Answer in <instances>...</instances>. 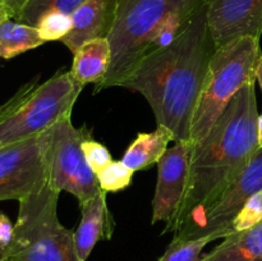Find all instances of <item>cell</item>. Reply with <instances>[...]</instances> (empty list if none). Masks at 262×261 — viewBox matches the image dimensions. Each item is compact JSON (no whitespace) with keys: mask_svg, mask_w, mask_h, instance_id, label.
<instances>
[{"mask_svg":"<svg viewBox=\"0 0 262 261\" xmlns=\"http://www.w3.org/2000/svg\"><path fill=\"white\" fill-rule=\"evenodd\" d=\"M7 19H10L9 10H8V8L5 7L4 2H3V0H0V23H3L4 20H7Z\"/></svg>","mask_w":262,"mask_h":261,"instance_id":"26","label":"cell"},{"mask_svg":"<svg viewBox=\"0 0 262 261\" xmlns=\"http://www.w3.org/2000/svg\"><path fill=\"white\" fill-rule=\"evenodd\" d=\"M50 129L0 147V201L35 193L48 183Z\"/></svg>","mask_w":262,"mask_h":261,"instance_id":"8","label":"cell"},{"mask_svg":"<svg viewBox=\"0 0 262 261\" xmlns=\"http://www.w3.org/2000/svg\"><path fill=\"white\" fill-rule=\"evenodd\" d=\"M212 241H215L212 237L196 240H181L174 237L164 255L158 261H199L205 246Z\"/></svg>","mask_w":262,"mask_h":261,"instance_id":"19","label":"cell"},{"mask_svg":"<svg viewBox=\"0 0 262 261\" xmlns=\"http://www.w3.org/2000/svg\"><path fill=\"white\" fill-rule=\"evenodd\" d=\"M82 150L87 164L96 176L113 161L109 150L102 143L92 140L91 137L86 138L82 142Z\"/></svg>","mask_w":262,"mask_h":261,"instance_id":"23","label":"cell"},{"mask_svg":"<svg viewBox=\"0 0 262 261\" xmlns=\"http://www.w3.org/2000/svg\"><path fill=\"white\" fill-rule=\"evenodd\" d=\"M71 117L61 118L50 128L48 183L55 191H66L76 196L82 205L101 189L82 150V142L91 137V132L86 127H74Z\"/></svg>","mask_w":262,"mask_h":261,"instance_id":"7","label":"cell"},{"mask_svg":"<svg viewBox=\"0 0 262 261\" xmlns=\"http://www.w3.org/2000/svg\"><path fill=\"white\" fill-rule=\"evenodd\" d=\"M14 232V224L9 220V217L4 214H0V250L4 251L9 246Z\"/></svg>","mask_w":262,"mask_h":261,"instance_id":"24","label":"cell"},{"mask_svg":"<svg viewBox=\"0 0 262 261\" xmlns=\"http://www.w3.org/2000/svg\"><path fill=\"white\" fill-rule=\"evenodd\" d=\"M3 2H4L8 10H9L10 18L17 19V17L19 15V13L22 12V9L25 8V5L27 4L28 0H3Z\"/></svg>","mask_w":262,"mask_h":261,"instance_id":"25","label":"cell"},{"mask_svg":"<svg viewBox=\"0 0 262 261\" xmlns=\"http://www.w3.org/2000/svg\"><path fill=\"white\" fill-rule=\"evenodd\" d=\"M87 0H28L17 17V22L36 27L38 20L49 13L72 15Z\"/></svg>","mask_w":262,"mask_h":261,"instance_id":"18","label":"cell"},{"mask_svg":"<svg viewBox=\"0 0 262 261\" xmlns=\"http://www.w3.org/2000/svg\"><path fill=\"white\" fill-rule=\"evenodd\" d=\"M83 87L72 71H59L43 83L33 79L20 87L0 105V147L41 135L72 115Z\"/></svg>","mask_w":262,"mask_h":261,"instance_id":"4","label":"cell"},{"mask_svg":"<svg viewBox=\"0 0 262 261\" xmlns=\"http://www.w3.org/2000/svg\"><path fill=\"white\" fill-rule=\"evenodd\" d=\"M37 28L7 19L0 23V58L12 59L42 45Z\"/></svg>","mask_w":262,"mask_h":261,"instance_id":"17","label":"cell"},{"mask_svg":"<svg viewBox=\"0 0 262 261\" xmlns=\"http://www.w3.org/2000/svg\"><path fill=\"white\" fill-rule=\"evenodd\" d=\"M256 81H258V83H260V87L262 90V56L260 61H258L257 69H256Z\"/></svg>","mask_w":262,"mask_h":261,"instance_id":"27","label":"cell"},{"mask_svg":"<svg viewBox=\"0 0 262 261\" xmlns=\"http://www.w3.org/2000/svg\"><path fill=\"white\" fill-rule=\"evenodd\" d=\"M118 0H87L72 18V28L61 42L76 53L90 41L107 38L112 32L117 14Z\"/></svg>","mask_w":262,"mask_h":261,"instance_id":"12","label":"cell"},{"mask_svg":"<svg viewBox=\"0 0 262 261\" xmlns=\"http://www.w3.org/2000/svg\"><path fill=\"white\" fill-rule=\"evenodd\" d=\"M261 56L260 40L252 37L238 38L216 49L192 119L191 140L194 143L206 137L239 90L256 82Z\"/></svg>","mask_w":262,"mask_h":261,"instance_id":"6","label":"cell"},{"mask_svg":"<svg viewBox=\"0 0 262 261\" xmlns=\"http://www.w3.org/2000/svg\"><path fill=\"white\" fill-rule=\"evenodd\" d=\"M262 220V191L253 194L241 209L237 216L232 223V229L234 232L250 229Z\"/></svg>","mask_w":262,"mask_h":261,"instance_id":"22","label":"cell"},{"mask_svg":"<svg viewBox=\"0 0 262 261\" xmlns=\"http://www.w3.org/2000/svg\"><path fill=\"white\" fill-rule=\"evenodd\" d=\"M262 191V148L257 151L247 168L225 189L224 193L205 211L192 227L174 234L181 240L212 237L214 240L232 234V223L243 205Z\"/></svg>","mask_w":262,"mask_h":261,"instance_id":"9","label":"cell"},{"mask_svg":"<svg viewBox=\"0 0 262 261\" xmlns=\"http://www.w3.org/2000/svg\"><path fill=\"white\" fill-rule=\"evenodd\" d=\"M170 141H176V137L165 127H158L152 132L138 133L123 155L122 161L133 171L150 168L163 158Z\"/></svg>","mask_w":262,"mask_h":261,"instance_id":"15","label":"cell"},{"mask_svg":"<svg viewBox=\"0 0 262 261\" xmlns=\"http://www.w3.org/2000/svg\"><path fill=\"white\" fill-rule=\"evenodd\" d=\"M135 171L130 170L122 160H113L105 169L96 176L100 189L105 193H115L125 189L130 184Z\"/></svg>","mask_w":262,"mask_h":261,"instance_id":"20","label":"cell"},{"mask_svg":"<svg viewBox=\"0 0 262 261\" xmlns=\"http://www.w3.org/2000/svg\"><path fill=\"white\" fill-rule=\"evenodd\" d=\"M110 63V44L107 38L90 41L73 53L72 73L83 86L100 83L105 78Z\"/></svg>","mask_w":262,"mask_h":261,"instance_id":"16","label":"cell"},{"mask_svg":"<svg viewBox=\"0 0 262 261\" xmlns=\"http://www.w3.org/2000/svg\"><path fill=\"white\" fill-rule=\"evenodd\" d=\"M207 25L217 48L242 37L260 40L262 0H206Z\"/></svg>","mask_w":262,"mask_h":261,"instance_id":"11","label":"cell"},{"mask_svg":"<svg viewBox=\"0 0 262 261\" xmlns=\"http://www.w3.org/2000/svg\"><path fill=\"white\" fill-rule=\"evenodd\" d=\"M193 141H177L158 163V183L152 200V224H170L176 217L188 186Z\"/></svg>","mask_w":262,"mask_h":261,"instance_id":"10","label":"cell"},{"mask_svg":"<svg viewBox=\"0 0 262 261\" xmlns=\"http://www.w3.org/2000/svg\"><path fill=\"white\" fill-rule=\"evenodd\" d=\"M60 192L49 183L19 201L14 232L5 250L13 261H79L74 237L58 219Z\"/></svg>","mask_w":262,"mask_h":261,"instance_id":"5","label":"cell"},{"mask_svg":"<svg viewBox=\"0 0 262 261\" xmlns=\"http://www.w3.org/2000/svg\"><path fill=\"white\" fill-rule=\"evenodd\" d=\"M82 219L76 232L73 233L76 252L79 261H87L95 245L100 240H110L114 230L112 214L107 209L106 193L101 191L79 205Z\"/></svg>","mask_w":262,"mask_h":261,"instance_id":"13","label":"cell"},{"mask_svg":"<svg viewBox=\"0 0 262 261\" xmlns=\"http://www.w3.org/2000/svg\"><path fill=\"white\" fill-rule=\"evenodd\" d=\"M258 142H260V147L262 148V114L258 118Z\"/></svg>","mask_w":262,"mask_h":261,"instance_id":"28","label":"cell"},{"mask_svg":"<svg viewBox=\"0 0 262 261\" xmlns=\"http://www.w3.org/2000/svg\"><path fill=\"white\" fill-rule=\"evenodd\" d=\"M216 49L207 25L206 0H202L181 35L146 55L119 87L145 96L158 127L171 130L176 142L192 141V119Z\"/></svg>","mask_w":262,"mask_h":261,"instance_id":"1","label":"cell"},{"mask_svg":"<svg viewBox=\"0 0 262 261\" xmlns=\"http://www.w3.org/2000/svg\"><path fill=\"white\" fill-rule=\"evenodd\" d=\"M202 0H118L110 32V63L105 78L95 92L119 87L150 51L163 23L173 13L194 9Z\"/></svg>","mask_w":262,"mask_h":261,"instance_id":"3","label":"cell"},{"mask_svg":"<svg viewBox=\"0 0 262 261\" xmlns=\"http://www.w3.org/2000/svg\"><path fill=\"white\" fill-rule=\"evenodd\" d=\"M5 258V253H4V251L3 250H0V261H3Z\"/></svg>","mask_w":262,"mask_h":261,"instance_id":"29","label":"cell"},{"mask_svg":"<svg viewBox=\"0 0 262 261\" xmlns=\"http://www.w3.org/2000/svg\"><path fill=\"white\" fill-rule=\"evenodd\" d=\"M258 118L251 82L233 97L206 137L194 143L186 194L163 234L192 227L247 168L260 150Z\"/></svg>","mask_w":262,"mask_h":261,"instance_id":"2","label":"cell"},{"mask_svg":"<svg viewBox=\"0 0 262 261\" xmlns=\"http://www.w3.org/2000/svg\"><path fill=\"white\" fill-rule=\"evenodd\" d=\"M3 261H13V260H8V258H4V260Z\"/></svg>","mask_w":262,"mask_h":261,"instance_id":"30","label":"cell"},{"mask_svg":"<svg viewBox=\"0 0 262 261\" xmlns=\"http://www.w3.org/2000/svg\"><path fill=\"white\" fill-rule=\"evenodd\" d=\"M201 261H262V220L250 229L223 238Z\"/></svg>","mask_w":262,"mask_h":261,"instance_id":"14","label":"cell"},{"mask_svg":"<svg viewBox=\"0 0 262 261\" xmlns=\"http://www.w3.org/2000/svg\"><path fill=\"white\" fill-rule=\"evenodd\" d=\"M36 28L43 42L61 41L71 31L72 18L61 13H49L38 20Z\"/></svg>","mask_w":262,"mask_h":261,"instance_id":"21","label":"cell"}]
</instances>
